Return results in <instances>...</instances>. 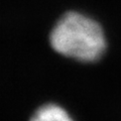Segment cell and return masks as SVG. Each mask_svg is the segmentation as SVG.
<instances>
[{"mask_svg":"<svg viewBox=\"0 0 121 121\" xmlns=\"http://www.w3.org/2000/svg\"><path fill=\"white\" fill-rule=\"evenodd\" d=\"M48 39L58 55L83 64L97 63L108 48L100 22L77 10L67 11L56 20Z\"/></svg>","mask_w":121,"mask_h":121,"instance_id":"obj_1","label":"cell"},{"mask_svg":"<svg viewBox=\"0 0 121 121\" xmlns=\"http://www.w3.org/2000/svg\"><path fill=\"white\" fill-rule=\"evenodd\" d=\"M29 121H74V119L63 106L45 103L33 112Z\"/></svg>","mask_w":121,"mask_h":121,"instance_id":"obj_2","label":"cell"}]
</instances>
